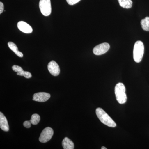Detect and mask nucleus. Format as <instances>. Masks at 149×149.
Here are the masks:
<instances>
[{
    "label": "nucleus",
    "instance_id": "9b49d317",
    "mask_svg": "<svg viewBox=\"0 0 149 149\" xmlns=\"http://www.w3.org/2000/svg\"><path fill=\"white\" fill-rule=\"evenodd\" d=\"M62 146L64 149H73L74 148V144L73 142L68 138L65 137L63 140Z\"/></svg>",
    "mask_w": 149,
    "mask_h": 149
},
{
    "label": "nucleus",
    "instance_id": "f8f14e48",
    "mask_svg": "<svg viewBox=\"0 0 149 149\" xmlns=\"http://www.w3.org/2000/svg\"><path fill=\"white\" fill-rule=\"evenodd\" d=\"M8 45L10 49L15 54H16V55L19 57H22L23 56V54L19 51L15 43L13 42H10L8 44Z\"/></svg>",
    "mask_w": 149,
    "mask_h": 149
},
{
    "label": "nucleus",
    "instance_id": "412c9836",
    "mask_svg": "<svg viewBox=\"0 0 149 149\" xmlns=\"http://www.w3.org/2000/svg\"><path fill=\"white\" fill-rule=\"evenodd\" d=\"M102 149H107V148L105 147H102L101 148Z\"/></svg>",
    "mask_w": 149,
    "mask_h": 149
},
{
    "label": "nucleus",
    "instance_id": "20e7f679",
    "mask_svg": "<svg viewBox=\"0 0 149 149\" xmlns=\"http://www.w3.org/2000/svg\"><path fill=\"white\" fill-rule=\"evenodd\" d=\"M39 7L41 13L45 16H49L52 13L50 0H40Z\"/></svg>",
    "mask_w": 149,
    "mask_h": 149
},
{
    "label": "nucleus",
    "instance_id": "f03ea898",
    "mask_svg": "<svg viewBox=\"0 0 149 149\" xmlns=\"http://www.w3.org/2000/svg\"><path fill=\"white\" fill-rule=\"evenodd\" d=\"M115 94L117 102L120 104H125L127 101L125 88L122 83H118L115 88Z\"/></svg>",
    "mask_w": 149,
    "mask_h": 149
},
{
    "label": "nucleus",
    "instance_id": "6e6552de",
    "mask_svg": "<svg viewBox=\"0 0 149 149\" xmlns=\"http://www.w3.org/2000/svg\"><path fill=\"white\" fill-rule=\"evenodd\" d=\"M50 97V95L49 93L45 92H40L35 93L33 95L32 100L35 101L43 102L47 101Z\"/></svg>",
    "mask_w": 149,
    "mask_h": 149
},
{
    "label": "nucleus",
    "instance_id": "dca6fc26",
    "mask_svg": "<svg viewBox=\"0 0 149 149\" xmlns=\"http://www.w3.org/2000/svg\"><path fill=\"white\" fill-rule=\"evenodd\" d=\"M17 74L18 75H20V76H24L26 78H31L32 76V74L30 72H28V71H24V70L20 72H17Z\"/></svg>",
    "mask_w": 149,
    "mask_h": 149
},
{
    "label": "nucleus",
    "instance_id": "423d86ee",
    "mask_svg": "<svg viewBox=\"0 0 149 149\" xmlns=\"http://www.w3.org/2000/svg\"><path fill=\"white\" fill-rule=\"evenodd\" d=\"M109 48L110 45L108 43H102L94 47L93 52L96 55H101L106 53L109 50Z\"/></svg>",
    "mask_w": 149,
    "mask_h": 149
},
{
    "label": "nucleus",
    "instance_id": "2eb2a0df",
    "mask_svg": "<svg viewBox=\"0 0 149 149\" xmlns=\"http://www.w3.org/2000/svg\"><path fill=\"white\" fill-rule=\"evenodd\" d=\"M40 120V115L37 113L33 114L31 116V120H30L32 124L34 125H37Z\"/></svg>",
    "mask_w": 149,
    "mask_h": 149
},
{
    "label": "nucleus",
    "instance_id": "39448f33",
    "mask_svg": "<svg viewBox=\"0 0 149 149\" xmlns=\"http://www.w3.org/2000/svg\"><path fill=\"white\" fill-rule=\"evenodd\" d=\"M54 130L50 127H47L42 131L40 138L39 141L41 143H46L51 140L53 136Z\"/></svg>",
    "mask_w": 149,
    "mask_h": 149
},
{
    "label": "nucleus",
    "instance_id": "f3484780",
    "mask_svg": "<svg viewBox=\"0 0 149 149\" xmlns=\"http://www.w3.org/2000/svg\"><path fill=\"white\" fill-rule=\"evenodd\" d=\"M13 70L15 72H19L23 71V70L21 67L17 65H14L12 66Z\"/></svg>",
    "mask_w": 149,
    "mask_h": 149
},
{
    "label": "nucleus",
    "instance_id": "0eeeda50",
    "mask_svg": "<svg viewBox=\"0 0 149 149\" xmlns=\"http://www.w3.org/2000/svg\"><path fill=\"white\" fill-rule=\"evenodd\" d=\"M48 69L50 73L54 76L58 75L60 72L59 66L54 61H52L48 63Z\"/></svg>",
    "mask_w": 149,
    "mask_h": 149
},
{
    "label": "nucleus",
    "instance_id": "9d476101",
    "mask_svg": "<svg viewBox=\"0 0 149 149\" xmlns=\"http://www.w3.org/2000/svg\"><path fill=\"white\" fill-rule=\"evenodd\" d=\"M0 128L4 131H8L9 130V125L6 118L2 112H0Z\"/></svg>",
    "mask_w": 149,
    "mask_h": 149
},
{
    "label": "nucleus",
    "instance_id": "a211bd4d",
    "mask_svg": "<svg viewBox=\"0 0 149 149\" xmlns=\"http://www.w3.org/2000/svg\"><path fill=\"white\" fill-rule=\"evenodd\" d=\"M67 2L70 5H73L79 2L80 0H66Z\"/></svg>",
    "mask_w": 149,
    "mask_h": 149
},
{
    "label": "nucleus",
    "instance_id": "aec40b11",
    "mask_svg": "<svg viewBox=\"0 0 149 149\" xmlns=\"http://www.w3.org/2000/svg\"><path fill=\"white\" fill-rule=\"evenodd\" d=\"M4 5L1 2H0V14H1L3 11Z\"/></svg>",
    "mask_w": 149,
    "mask_h": 149
},
{
    "label": "nucleus",
    "instance_id": "7ed1b4c3",
    "mask_svg": "<svg viewBox=\"0 0 149 149\" xmlns=\"http://www.w3.org/2000/svg\"><path fill=\"white\" fill-rule=\"evenodd\" d=\"M144 52L143 44L141 41L136 42L133 48V56L136 63H140L142 61Z\"/></svg>",
    "mask_w": 149,
    "mask_h": 149
},
{
    "label": "nucleus",
    "instance_id": "6ab92c4d",
    "mask_svg": "<svg viewBox=\"0 0 149 149\" xmlns=\"http://www.w3.org/2000/svg\"><path fill=\"white\" fill-rule=\"evenodd\" d=\"M31 122H30V120H27V121H25L23 123V125H24V127H25V128H30L31 126Z\"/></svg>",
    "mask_w": 149,
    "mask_h": 149
},
{
    "label": "nucleus",
    "instance_id": "4468645a",
    "mask_svg": "<svg viewBox=\"0 0 149 149\" xmlns=\"http://www.w3.org/2000/svg\"><path fill=\"white\" fill-rule=\"evenodd\" d=\"M141 25L143 29L146 31H149V17H147L141 20Z\"/></svg>",
    "mask_w": 149,
    "mask_h": 149
},
{
    "label": "nucleus",
    "instance_id": "f257e3e1",
    "mask_svg": "<svg viewBox=\"0 0 149 149\" xmlns=\"http://www.w3.org/2000/svg\"><path fill=\"white\" fill-rule=\"evenodd\" d=\"M96 113L101 122L109 127L114 128L116 126V123L113 121L103 109L101 108H97L96 110Z\"/></svg>",
    "mask_w": 149,
    "mask_h": 149
},
{
    "label": "nucleus",
    "instance_id": "ddd939ff",
    "mask_svg": "<svg viewBox=\"0 0 149 149\" xmlns=\"http://www.w3.org/2000/svg\"><path fill=\"white\" fill-rule=\"evenodd\" d=\"M120 6L124 8L129 9L132 6V1L131 0H118Z\"/></svg>",
    "mask_w": 149,
    "mask_h": 149
},
{
    "label": "nucleus",
    "instance_id": "1a4fd4ad",
    "mask_svg": "<svg viewBox=\"0 0 149 149\" xmlns=\"http://www.w3.org/2000/svg\"><path fill=\"white\" fill-rule=\"evenodd\" d=\"M17 27L21 32L26 34H30L33 31L32 27L27 22L21 21L19 22L17 24Z\"/></svg>",
    "mask_w": 149,
    "mask_h": 149
}]
</instances>
